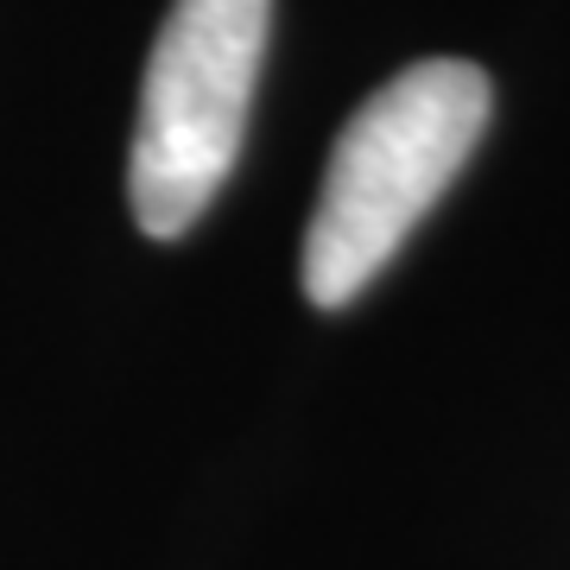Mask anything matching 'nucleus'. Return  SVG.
Returning <instances> with one entry per match:
<instances>
[{
    "mask_svg": "<svg viewBox=\"0 0 570 570\" xmlns=\"http://www.w3.org/2000/svg\"><path fill=\"white\" fill-rule=\"evenodd\" d=\"M494 89L463 58H425L374 89L330 153L305 228V298L343 311L400 254L489 127Z\"/></svg>",
    "mask_w": 570,
    "mask_h": 570,
    "instance_id": "obj_1",
    "label": "nucleus"
},
{
    "mask_svg": "<svg viewBox=\"0 0 570 570\" xmlns=\"http://www.w3.org/2000/svg\"><path fill=\"white\" fill-rule=\"evenodd\" d=\"M273 0H171L140 82L127 204L153 242H178L228 184L254 115Z\"/></svg>",
    "mask_w": 570,
    "mask_h": 570,
    "instance_id": "obj_2",
    "label": "nucleus"
}]
</instances>
